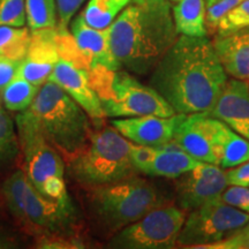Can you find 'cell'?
Masks as SVG:
<instances>
[{
	"label": "cell",
	"mask_w": 249,
	"mask_h": 249,
	"mask_svg": "<svg viewBox=\"0 0 249 249\" xmlns=\"http://www.w3.org/2000/svg\"><path fill=\"white\" fill-rule=\"evenodd\" d=\"M59 29L48 28L31 31V40L18 75L37 87L44 85L60 58Z\"/></svg>",
	"instance_id": "obj_14"
},
{
	"label": "cell",
	"mask_w": 249,
	"mask_h": 249,
	"mask_svg": "<svg viewBox=\"0 0 249 249\" xmlns=\"http://www.w3.org/2000/svg\"><path fill=\"white\" fill-rule=\"evenodd\" d=\"M171 1H178V0H171Z\"/></svg>",
	"instance_id": "obj_37"
},
{
	"label": "cell",
	"mask_w": 249,
	"mask_h": 249,
	"mask_svg": "<svg viewBox=\"0 0 249 249\" xmlns=\"http://www.w3.org/2000/svg\"><path fill=\"white\" fill-rule=\"evenodd\" d=\"M133 0H89L81 12L89 26L97 29L108 28Z\"/></svg>",
	"instance_id": "obj_22"
},
{
	"label": "cell",
	"mask_w": 249,
	"mask_h": 249,
	"mask_svg": "<svg viewBox=\"0 0 249 249\" xmlns=\"http://www.w3.org/2000/svg\"><path fill=\"white\" fill-rule=\"evenodd\" d=\"M213 44L227 75L249 82V28L218 35Z\"/></svg>",
	"instance_id": "obj_18"
},
{
	"label": "cell",
	"mask_w": 249,
	"mask_h": 249,
	"mask_svg": "<svg viewBox=\"0 0 249 249\" xmlns=\"http://www.w3.org/2000/svg\"><path fill=\"white\" fill-rule=\"evenodd\" d=\"M26 22V0H0V26L24 27Z\"/></svg>",
	"instance_id": "obj_28"
},
{
	"label": "cell",
	"mask_w": 249,
	"mask_h": 249,
	"mask_svg": "<svg viewBox=\"0 0 249 249\" xmlns=\"http://www.w3.org/2000/svg\"><path fill=\"white\" fill-rule=\"evenodd\" d=\"M8 210L28 230L42 236L68 235L75 223L71 202L45 197L34 187L23 171H17L2 185Z\"/></svg>",
	"instance_id": "obj_7"
},
{
	"label": "cell",
	"mask_w": 249,
	"mask_h": 249,
	"mask_svg": "<svg viewBox=\"0 0 249 249\" xmlns=\"http://www.w3.org/2000/svg\"><path fill=\"white\" fill-rule=\"evenodd\" d=\"M219 201L249 213V187L229 185L220 195Z\"/></svg>",
	"instance_id": "obj_29"
},
{
	"label": "cell",
	"mask_w": 249,
	"mask_h": 249,
	"mask_svg": "<svg viewBox=\"0 0 249 249\" xmlns=\"http://www.w3.org/2000/svg\"><path fill=\"white\" fill-rule=\"evenodd\" d=\"M31 40V31L26 27L0 26V55L22 61Z\"/></svg>",
	"instance_id": "obj_23"
},
{
	"label": "cell",
	"mask_w": 249,
	"mask_h": 249,
	"mask_svg": "<svg viewBox=\"0 0 249 249\" xmlns=\"http://www.w3.org/2000/svg\"><path fill=\"white\" fill-rule=\"evenodd\" d=\"M183 114L172 117L139 116L116 118L111 124L124 138L135 144L161 147L172 142L177 126Z\"/></svg>",
	"instance_id": "obj_15"
},
{
	"label": "cell",
	"mask_w": 249,
	"mask_h": 249,
	"mask_svg": "<svg viewBox=\"0 0 249 249\" xmlns=\"http://www.w3.org/2000/svg\"><path fill=\"white\" fill-rule=\"evenodd\" d=\"M200 163V160L187 154L173 142H170L161 147H154L151 160L142 173L152 177L177 179Z\"/></svg>",
	"instance_id": "obj_19"
},
{
	"label": "cell",
	"mask_w": 249,
	"mask_h": 249,
	"mask_svg": "<svg viewBox=\"0 0 249 249\" xmlns=\"http://www.w3.org/2000/svg\"><path fill=\"white\" fill-rule=\"evenodd\" d=\"M249 222V213L216 200L191 210L179 233L177 245L201 249L226 239Z\"/></svg>",
	"instance_id": "obj_10"
},
{
	"label": "cell",
	"mask_w": 249,
	"mask_h": 249,
	"mask_svg": "<svg viewBox=\"0 0 249 249\" xmlns=\"http://www.w3.org/2000/svg\"><path fill=\"white\" fill-rule=\"evenodd\" d=\"M88 71L90 83L105 117H172L177 114L160 93L150 86L140 82L129 71L104 67L91 68Z\"/></svg>",
	"instance_id": "obj_6"
},
{
	"label": "cell",
	"mask_w": 249,
	"mask_h": 249,
	"mask_svg": "<svg viewBox=\"0 0 249 249\" xmlns=\"http://www.w3.org/2000/svg\"><path fill=\"white\" fill-rule=\"evenodd\" d=\"M143 0H133V2H141Z\"/></svg>",
	"instance_id": "obj_36"
},
{
	"label": "cell",
	"mask_w": 249,
	"mask_h": 249,
	"mask_svg": "<svg viewBox=\"0 0 249 249\" xmlns=\"http://www.w3.org/2000/svg\"><path fill=\"white\" fill-rule=\"evenodd\" d=\"M226 178L229 185L249 187V160L230 169L226 172Z\"/></svg>",
	"instance_id": "obj_34"
},
{
	"label": "cell",
	"mask_w": 249,
	"mask_h": 249,
	"mask_svg": "<svg viewBox=\"0 0 249 249\" xmlns=\"http://www.w3.org/2000/svg\"><path fill=\"white\" fill-rule=\"evenodd\" d=\"M247 28H249V0H245L220 18L217 30L218 35H226Z\"/></svg>",
	"instance_id": "obj_27"
},
{
	"label": "cell",
	"mask_w": 249,
	"mask_h": 249,
	"mask_svg": "<svg viewBox=\"0 0 249 249\" xmlns=\"http://www.w3.org/2000/svg\"><path fill=\"white\" fill-rule=\"evenodd\" d=\"M201 249H249V222L226 239L203 246Z\"/></svg>",
	"instance_id": "obj_30"
},
{
	"label": "cell",
	"mask_w": 249,
	"mask_h": 249,
	"mask_svg": "<svg viewBox=\"0 0 249 249\" xmlns=\"http://www.w3.org/2000/svg\"><path fill=\"white\" fill-rule=\"evenodd\" d=\"M248 83H249V82H248Z\"/></svg>",
	"instance_id": "obj_38"
},
{
	"label": "cell",
	"mask_w": 249,
	"mask_h": 249,
	"mask_svg": "<svg viewBox=\"0 0 249 249\" xmlns=\"http://www.w3.org/2000/svg\"><path fill=\"white\" fill-rule=\"evenodd\" d=\"M204 113L223 121L249 140V83L238 79L227 80L213 107Z\"/></svg>",
	"instance_id": "obj_16"
},
{
	"label": "cell",
	"mask_w": 249,
	"mask_h": 249,
	"mask_svg": "<svg viewBox=\"0 0 249 249\" xmlns=\"http://www.w3.org/2000/svg\"><path fill=\"white\" fill-rule=\"evenodd\" d=\"M86 0H55L58 9V29L67 31L71 21Z\"/></svg>",
	"instance_id": "obj_32"
},
{
	"label": "cell",
	"mask_w": 249,
	"mask_h": 249,
	"mask_svg": "<svg viewBox=\"0 0 249 249\" xmlns=\"http://www.w3.org/2000/svg\"><path fill=\"white\" fill-rule=\"evenodd\" d=\"M21 62L22 61L13 60V59L0 55V92L18 75Z\"/></svg>",
	"instance_id": "obj_33"
},
{
	"label": "cell",
	"mask_w": 249,
	"mask_h": 249,
	"mask_svg": "<svg viewBox=\"0 0 249 249\" xmlns=\"http://www.w3.org/2000/svg\"><path fill=\"white\" fill-rule=\"evenodd\" d=\"M49 80L61 87L87 112L97 127L103 124L105 113L92 89L89 71L86 67L74 59L60 55Z\"/></svg>",
	"instance_id": "obj_12"
},
{
	"label": "cell",
	"mask_w": 249,
	"mask_h": 249,
	"mask_svg": "<svg viewBox=\"0 0 249 249\" xmlns=\"http://www.w3.org/2000/svg\"><path fill=\"white\" fill-rule=\"evenodd\" d=\"M217 0H208L207 1V6H210V5H213V4H214V2H216Z\"/></svg>",
	"instance_id": "obj_35"
},
{
	"label": "cell",
	"mask_w": 249,
	"mask_h": 249,
	"mask_svg": "<svg viewBox=\"0 0 249 249\" xmlns=\"http://www.w3.org/2000/svg\"><path fill=\"white\" fill-rule=\"evenodd\" d=\"M229 186L226 172L216 164L201 161L197 166L176 179V200L182 210H193L219 200Z\"/></svg>",
	"instance_id": "obj_11"
},
{
	"label": "cell",
	"mask_w": 249,
	"mask_h": 249,
	"mask_svg": "<svg viewBox=\"0 0 249 249\" xmlns=\"http://www.w3.org/2000/svg\"><path fill=\"white\" fill-rule=\"evenodd\" d=\"M27 24L30 31L58 27L55 0H26Z\"/></svg>",
	"instance_id": "obj_25"
},
{
	"label": "cell",
	"mask_w": 249,
	"mask_h": 249,
	"mask_svg": "<svg viewBox=\"0 0 249 249\" xmlns=\"http://www.w3.org/2000/svg\"><path fill=\"white\" fill-rule=\"evenodd\" d=\"M29 110L48 141L67 163L85 147L93 130L87 112L50 80L40 86Z\"/></svg>",
	"instance_id": "obj_3"
},
{
	"label": "cell",
	"mask_w": 249,
	"mask_h": 249,
	"mask_svg": "<svg viewBox=\"0 0 249 249\" xmlns=\"http://www.w3.org/2000/svg\"><path fill=\"white\" fill-rule=\"evenodd\" d=\"M218 161L222 169H232L249 160V140L214 118Z\"/></svg>",
	"instance_id": "obj_20"
},
{
	"label": "cell",
	"mask_w": 249,
	"mask_h": 249,
	"mask_svg": "<svg viewBox=\"0 0 249 249\" xmlns=\"http://www.w3.org/2000/svg\"><path fill=\"white\" fill-rule=\"evenodd\" d=\"M39 88L22 77L15 76L0 93L6 108L22 112L30 107Z\"/></svg>",
	"instance_id": "obj_24"
},
{
	"label": "cell",
	"mask_w": 249,
	"mask_h": 249,
	"mask_svg": "<svg viewBox=\"0 0 249 249\" xmlns=\"http://www.w3.org/2000/svg\"><path fill=\"white\" fill-rule=\"evenodd\" d=\"M18 152L20 147L13 121L0 107V169L13 161Z\"/></svg>",
	"instance_id": "obj_26"
},
{
	"label": "cell",
	"mask_w": 249,
	"mask_h": 249,
	"mask_svg": "<svg viewBox=\"0 0 249 249\" xmlns=\"http://www.w3.org/2000/svg\"><path fill=\"white\" fill-rule=\"evenodd\" d=\"M71 35L88 71L96 67L120 70L111 51L107 28L97 29L89 26L80 13L71 21Z\"/></svg>",
	"instance_id": "obj_17"
},
{
	"label": "cell",
	"mask_w": 249,
	"mask_h": 249,
	"mask_svg": "<svg viewBox=\"0 0 249 249\" xmlns=\"http://www.w3.org/2000/svg\"><path fill=\"white\" fill-rule=\"evenodd\" d=\"M107 29L120 70L135 75L151 73L179 35L167 0L133 2Z\"/></svg>",
	"instance_id": "obj_2"
},
{
	"label": "cell",
	"mask_w": 249,
	"mask_h": 249,
	"mask_svg": "<svg viewBox=\"0 0 249 249\" xmlns=\"http://www.w3.org/2000/svg\"><path fill=\"white\" fill-rule=\"evenodd\" d=\"M185 219V210L176 205L164 203L118 231L108 241L107 247L117 249L174 248Z\"/></svg>",
	"instance_id": "obj_9"
},
{
	"label": "cell",
	"mask_w": 249,
	"mask_h": 249,
	"mask_svg": "<svg viewBox=\"0 0 249 249\" xmlns=\"http://www.w3.org/2000/svg\"><path fill=\"white\" fill-rule=\"evenodd\" d=\"M242 1L245 0H217L214 4L208 6L205 11V22L209 28L217 29L220 18Z\"/></svg>",
	"instance_id": "obj_31"
},
{
	"label": "cell",
	"mask_w": 249,
	"mask_h": 249,
	"mask_svg": "<svg viewBox=\"0 0 249 249\" xmlns=\"http://www.w3.org/2000/svg\"><path fill=\"white\" fill-rule=\"evenodd\" d=\"M15 127L23 172L29 181L45 197L71 202L64 180V158L42 133L29 108L18 114Z\"/></svg>",
	"instance_id": "obj_8"
},
{
	"label": "cell",
	"mask_w": 249,
	"mask_h": 249,
	"mask_svg": "<svg viewBox=\"0 0 249 249\" xmlns=\"http://www.w3.org/2000/svg\"><path fill=\"white\" fill-rule=\"evenodd\" d=\"M88 200L92 217L111 235L167 203L157 187L136 176L90 187Z\"/></svg>",
	"instance_id": "obj_4"
},
{
	"label": "cell",
	"mask_w": 249,
	"mask_h": 249,
	"mask_svg": "<svg viewBox=\"0 0 249 249\" xmlns=\"http://www.w3.org/2000/svg\"><path fill=\"white\" fill-rule=\"evenodd\" d=\"M172 14L180 35L191 37L207 36L204 0H178Z\"/></svg>",
	"instance_id": "obj_21"
},
{
	"label": "cell",
	"mask_w": 249,
	"mask_h": 249,
	"mask_svg": "<svg viewBox=\"0 0 249 249\" xmlns=\"http://www.w3.org/2000/svg\"><path fill=\"white\" fill-rule=\"evenodd\" d=\"M229 80L207 37L181 35L151 71L149 86L177 114L210 110Z\"/></svg>",
	"instance_id": "obj_1"
},
{
	"label": "cell",
	"mask_w": 249,
	"mask_h": 249,
	"mask_svg": "<svg viewBox=\"0 0 249 249\" xmlns=\"http://www.w3.org/2000/svg\"><path fill=\"white\" fill-rule=\"evenodd\" d=\"M132 142L113 126L92 130L86 145L68 161L70 173L88 187L107 185L136 176L132 157Z\"/></svg>",
	"instance_id": "obj_5"
},
{
	"label": "cell",
	"mask_w": 249,
	"mask_h": 249,
	"mask_svg": "<svg viewBox=\"0 0 249 249\" xmlns=\"http://www.w3.org/2000/svg\"><path fill=\"white\" fill-rule=\"evenodd\" d=\"M172 142L197 160L219 165L216 148L214 118L204 112L183 114Z\"/></svg>",
	"instance_id": "obj_13"
}]
</instances>
